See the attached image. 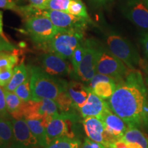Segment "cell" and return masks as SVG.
Wrapping results in <instances>:
<instances>
[{
    "instance_id": "cell-1",
    "label": "cell",
    "mask_w": 148,
    "mask_h": 148,
    "mask_svg": "<svg viewBox=\"0 0 148 148\" xmlns=\"http://www.w3.org/2000/svg\"><path fill=\"white\" fill-rule=\"evenodd\" d=\"M107 102L128 127L148 132V88L141 71L130 69Z\"/></svg>"
},
{
    "instance_id": "cell-2",
    "label": "cell",
    "mask_w": 148,
    "mask_h": 148,
    "mask_svg": "<svg viewBox=\"0 0 148 148\" xmlns=\"http://www.w3.org/2000/svg\"><path fill=\"white\" fill-rule=\"evenodd\" d=\"M32 89V100L43 99L56 100L62 92L66 89L68 82L46 73L41 67L28 66Z\"/></svg>"
},
{
    "instance_id": "cell-3",
    "label": "cell",
    "mask_w": 148,
    "mask_h": 148,
    "mask_svg": "<svg viewBox=\"0 0 148 148\" xmlns=\"http://www.w3.org/2000/svg\"><path fill=\"white\" fill-rule=\"evenodd\" d=\"M105 46L114 56L121 60L130 69H136L143 62L134 45L117 33L114 32L106 33Z\"/></svg>"
},
{
    "instance_id": "cell-4",
    "label": "cell",
    "mask_w": 148,
    "mask_h": 148,
    "mask_svg": "<svg viewBox=\"0 0 148 148\" xmlns=\"http://www.w3.org/2000/svg\"><path fill=\"white\" fill-rule=\"evenodd\" d=\"M130 70V69L114 56L105 45L98 43L97 73L112 77L117 84L124 79Z\"/></svg>"
},
{
    "instance_id": "cell-5",
    "label": "cell",
    "mask_w": 148,
    "mask_h": 148,
    "mask_svg": "<svg viewBox=\"0 0 148 148\" xmlns=\"http://www.w3.org/2000/svg\"><path fill=\"white\" fill-rule=\"evenodd\" d=\"M25 29L32 40L38 45H47L57 33L60 32L49 18L38 13L26 18Z\"/></svg>"
},
{
    "instance_id": "cell-6",
    "label": "cell",
    "mask_w": 148,
    "mask_h": 148,
    "mask_svg": "<svg viewBox=\"0 0 148 148\" xmlns=\"http://www.w3.org/2000/svg\"><path fill=\"white\" fill-rule=\"evenodd\" d=\"M84 41V31L66 30L57 33L49 41V51L64 59H71L74 50Z\"/></svg>"
},
{
    "instance_id": "cell-7",
    "label": "cell",
    "mask_w": 148,
    "mask_h": 148,
    "mask_svg": "<svg viewBox=\"0 0 148 148\" xmlns=\"http://www.w3.org/2000/svg\"><path fill=\"white\" fill-rule=\"evenodd\" d=\"M37 12L49 18L60 32L66 30L84 31L90 22L84 18L77 17L63 11L37 10Z\"/></svg>"
},
{
    "instance_id": "cell-8",
    "label": "cell",
    "mask_w": 148,
    "mask_h": 148,
    "mask_svg": "<svg viewBox=\"0 0 148 148\" xmlns=\"http://www.w3.org/2000/svg\"><path fill=\"white\" fill-rule=\"evenodd\" d=\"M98 43L92 39L84 40V54L77 72V77L83 82H89L97 73Z\"/></svg>"
},
{
    "instance_id": "cell-9",
    "label": "cell",
    "mask_w": 148,
    "mask_h": 148,
    "mask_svg": "<svg viewBox=\"0 0 148 148\" xmlns=\"http://www.w3.org/2000/svg\"><path fill=\"white\" fill-rule=\"evenodd\" d=\"M121 10L129 21L148 31V8L142 0H125Z\"/></svg>"
},
{
    "instance_id": "cell-10",
    "label": "cell",
    "mask_w": 148,
    "mask_h": 148,
    "mask_svg": "<svg viewBox=\"0 0 148 148\" xmlns=\"http://www.w3.org/2000/svg\"><path fill=\"white\" fill-rule=\"evenodd\" d=\"M14 142L20 148H42L24 118H12Z\"/></svg>"
},
{
    "instance_id": "cell-11",
    "label": "cell",
    "mask_w": 148,
    "mask_h": 148,
    "mask_svg": "<svg viewBox=\"0 0 148 148\" xmlns=\"http://www.w3.org/2000/svg\"><path fill=\"white\" fill-rule=\"evenodd\" d=\"M39 60L42 69L49 75L65 76L71 73V69L66 59L54 53H43L40 55Z\"/></svg>"
},
{
    "instance_id": "cell-12",
    "label": "cell",
    "mask_w": 148,
    "mask_h": 148,
    "mask_svg": "<svg viewBox=\"0 0 148 148\" xmlns=\"http://www.w3.org/2000/svg\"><path fill=\"white\" fill-rule=\"evenodd\" d=\"M99 119L102 121L106 133L113 142L121 139L128 128L127 123L110 108H107Z\"/></svg>"
},
{
    "instance_id": "cell-13",
    "label": "cell",
    "mask_w": 148,
    "mask_h": 148,
    "mask_svg": "<svg viewBox=\"0 0 148 148\" xmlns=\"http://www.w3.org/2000/svg\"><path fill=\"white\" fill-rule=\"evenodd\" d=\"M82 123L85 133L90 140L102 144L107 148L113 142L106 133L102 121L99 118L94 116L84 118Z\"/></svg>"
},
{
    "instance_id": "cell-14",
    "label": "cell",
    "mask_w": 148,
    "mask_h": 148,
    "mask_svg": "<svg viewBox=\"0 0 148 148\" xmlns=\"http://www.w3.org/2000/svg\"><path fill=\"white\" fill-rule=\"evenodd\" d=\"M88 83V87L92 91L104 100H108L116 87L115 79L99 73H96Z\"/></svg>"
},
{
    "instance_id": "cell-15",
    "label": "cell",
    "mask_w": 148,
    "mask_h": 148,
    "mask_svg": "<svg viewBox=\"0 0 148 148\" xmlns=\"http://www.w3.org/2000/svg\"><path fill=\"white\" fill-rule=\"evenodd\" d=\"M108 108V102L98 97L90 89L87 101L79 111L84 119L89 116L99 118Z\"/></svg>"
},
{
    "instance_id": "cell-16",
    "label": "cell",
    "mask_w": 148,
    "mask_h": 148,
    "mask_svg": "<svg viewBox=\"0 0 148 148\" xmlns=\"http://www.w3.org/2000/svg\"><path fill=\"white\" fill-rule=\"evenodd\" d=\"M90 88L81 83L71 81L68 82L66 91L73 101L75 109L79 110L87 101Z\"/></svg>"
},
{
    "instance_id": "cell-17",
    "label": "cell",
    "mask_w": 148,
    "mask_h": 148,
    "mask_svg": "<svg viewBox=\"0 0 148 148\" xmlns=\"http://www.w3.org/2000/svg\"><path fill=\"white\" fill-rule=\"evenodd\" d=\"M12 117H0V148H5L14 142Z\"/></svg>"
},
{
    "instance_id": "cell-18",
    "label": "cell",
    "mask_w": 148,
    "mask_h": 148,
    "mask_svg": "<svg viewBox=\"0 0 148 148\" xmlns=\"http://www.w3.org/2000/svg\"><path fill=\"white\" fill-rule=\"evenodd\" d=\"M29 77L28 66L23 63L16 65L13 68V74L10 82L4 88L5 90L14 92L19 85Z\"/></svg>"
},
{
    "instance_id": "cell-19",
    "label": "cell",
    "mask_w": 148,
    "mask_h": 148,
    "mask_svg": "<svg viewBox=\"0 0 148 148\" xmlns=\"http://www.w3.org/2000/svg\"><path fill=\"white\" fill-rule=\"evenodd\" d=\"M30 129L31 132L38 140L42 148L47 145V136H46V127L47 123L44 119H25Z\"/></svg>"
},
{
    "instance_id": "cell-20",
    "label": "cell",
    "mask_w": 148,
    "mask_h": 148,
    "mask_svg": "<svg viewBox=\"0 0 148 148\" xmlns=\"http://www.w3.org/2000/svg\"><path fill=\"white\" fill-rule=\"evenodd\" d=\"M4 90L6 108L11 117L20 119L21 117V110L23 106V101L16 95L15 92Z\"/></svg>"
},
{
    "instance_id": "cell-21",
    "label": "cell",
    "mask_w": 148,
    "mask_h": 148,
    "mask_svg": "<svg viewBox=\"0 0 148 148\" xmlns=\"http://www.w3.org/2000/svg\"><path fill=\"white\" fill-rule=\"evenodd\" d=\"M121 139L128 143H136L143 148H148V136L140 129L135 127H128Z\"/></svg>"
},
{
    "instance_id": "cell-22",
    "label": "cell",
    "mask_w": 148,
    "mask_h": 148,
    "mask_svg": "<svg viewBox=\"0 0 148 148\" xmlns=\"http://www.w3.org/2000/svg\"><path fill=\"white\" fill-rule=\"evenodd\" d=\"M81 145L79 138L62 136L53 140L43 148H80Z\"/></svg>"
},
{
    "instance_id": "cell-23",
    "label": "cell",
    "mask_w": 148,
    "mask_h": 148,
    "mask_svg": "<svg viewBox=\"0 0 148 148\" xmlns=\"http://www.w3.org/2000/svg\"><path fill=\"white\" fill-rule=\"evenodd\" d=\"M67 12L77 17L90 21L87 9L82 0H71L68 7Z\"/></svg>"
},
{
    "instance_id": "cell-24",
    "label": "cell",
    "mask_w": 148,
    "mask_h": 148,
    "mask_svg": "<svg viewBox=\"0 0 148 148\" xmlns=\"http://www.w3.org/2000/svg\"><path fill=\"white\" fill-rule=\"evenodd\" d=\"M18 57L15 53V51L12 52L0 53V70L13 69L18 63Z\"/></svg>"
},
{
    "instance_id": "cell-25",
    "label": "cell",
    "mask_w": 148,
    "mask_h": 148,
    "mask_svg": "<svg viewBox=\"0 0 148 148\" xmlns=\"http://www.w3.org/2000/svg\"><path fill=\"white\" fill-rule=\"evenodd\" d=\"M55 101L58 104L59 110L61 111V112H71L72 109L75 108L66 89L61 92Z\"/></svg>"
},
{
    "instance_id": "cell-26",
    "label": "cell",
    "mask_w": 148,
    "mask_h": 148,
    "mask_svg": "<svg viewBox=\"0 0 148 148\" xmlns=\"http://www.w3.org/2000/svg\"><path fill=\"white\" fill-rule=\"evenodd\" d=\"M14 92L23 101V102H27L32 100V95L30 85V78L29 77L23 83L19 85L14 90Z\"/></svg>"
},
{
    "instance_id": "cell-27",
    "label": "cell",
    "mask_w": 148,
    "mask_h": 148,
    "mask_svg": "<svg viewBox=\"0 0 148 148\" xmlns=\"http://www.w3.org/2000/svg\"><path fill=\"white\" fill-rule=\"evenodd\" d=\"M85 51V45H84V40L80 45H79L75 49L72 55L71 60L72 68H73V73L77 77V72H78V68L79 64L82 62L84 54Z\"/></svg>"
},
{
    "instance_id": "cell-28",
    "label": "cell",
    "mask_w": 148,
    "mask_h": 148,
    "mask_svg": "<svg viewBox=\"0 0 148 148\" xmlns=\"http://www.w3.org/2000/svg\"><path fill=\"white\" fill-rule=\"evenodd\" d=\"M71 1V0H49L45 10L63 11L67 12L68 7Z\"/></svg>"
},
{
    "instance_id": "cell-29",
    "label": "cell",
    "mask_w": 148,
    "mask_h": 148,
    "mask_svg": "<svg viewBox=\"0 0 148 148\" xmlns=\"http://www.w3.org/2000/svg\"><path fill=\"white\" fill-rule=\"evenodd\" d=\"M13 69L0 70V86L5 88L12 78Z\"/></svg>"
},
{
    "instance_id": "cell-30",
    "label": "cell",
    "mask_w": 148,
    "mask_h": 148,
    "mask_svg": "<svg viewBox=\"0 0 148 148\" xmlns=\"http://www.w3.org/2000/svg\"><path fill=\"white\" fill-rule=\"evenodd\" d=\"M0 8L13 10L19 14L21 6L16 4L15 0H0Z\"/></svg>"
},
{
    "instance_id": "cell-31",
    "label": "cell",
    "mask_w": 148,
    "mask_h": 148,
    "mask_svg": "<svg viewBox=\"0 0 148 148\" xmlns=\"http://www.w3.org/2000/svg\"><path fill=\"white\" fill-rule=\"evenodd\" d=\"M10 114L7 111L4 90L0 86V117H10Z\"/></svg>"
},
{
    "instance_id": "cell-32",
    "label": "cell",
    "mask_w": 148,
    "mask_h": 148,
    "mask_svg": "<svg viewBox=\"0 0 148 148\" xmlns=\"http://www.w3.org/2000/svg\"><path fill=\"white\" fill-rule=\"evenodd\" d=\"M16 47L12 43H10L8 40L0 36V53L3 52V51L12 52V51H16Z\"/></svg>"
},
{
    "instance_id": "cell-33",
    "label": "cell",
    "mask_w": 148,
    "mask_h": 148,
    "mask_svg": "<svg viewBox=\"0 0 148 148\" xmlns=\"http://www.w3.org/2000/svg\"><path fill=\"white\" fill-rule=\"evenodd\" d=\"M31 6L39 10H45L49 0H27Z\"/></svg>"
},
{
    "instance_id": "cell-34",
    "label": "cell",
    "mask_w": 148,
    "mask_h": 148,
    "mask_svg": "<svg viewBox=\"0 0 148 148\" xmlns=\"http://www.w3.org/2000/svg\"><path fill=\"white\" fill-rule=\"evenodd\" d=\"M80 148H107L102 144L97 143V142L93 141L90 138H84V142L81 145Z\"/></svg>"
},
{
    "instance_id": "cell-35",
    "label": "cell",
    "mask_w": 148,
    "mask_h": 148,
    "mask_svg": "<svg viewBox=\"0 0 148 148\" xmlns=\"http://www.w3.org/2000/svg\"><path fill=\"white\" fill-rule=\"evenodd\" d=\"M139 40L144 54L148 59V32L141 33Z\"/></svg>"
},
{
    "instance_id": "cell-36",
    "label": "cell",
    "mask_w": 148,
    "mask_h": 148,
    "mask_svg": "<svg viewBox=\"0 0 148 148\" xmlns=\"http://www.w3.org/2000/svg\"><path fill=\"white\" fill-rule=\"evenodd\" d=\"M108 148H127V143L125 140L119 139L112 142Z\"/></svg>"
},
{
    "instance_id": "cell-37",
    "label": "cell",
    "mask_w": 148,
    "mask_h": 148,
    "mask_svg": "<svg viewBox=\"0 0 148 148\" xmlns=\"http://www.w3.org/2000/svg\"><path fill=\"white\" fill-rule=\"evenodd\" d=\"M140 66L142 68V70H143L144 79H145V84L147 85L148 88V62H145V61H143Z\"/></svg>"
},
{
    "instance_id": "cell-38",
    "label": "cell",
    "mask_w": 148,
    "mask_h": 148,
    "mask_svg": "<svg viewBox=\"0 0 148 148\" xmlns=\"http://www.w3.org/2000/svg\"><path fill=\"white\" fill-rule=\"evenodd\" d=\"M0 36H1L4 38H5V39H7L6 37L5 36L4 33H3V15H2V12H1V10H0Z\"/></svg>"
},
{
    "instance_id": "cell-39",
    "label": "cell",
    "mask_w": 148,
    "mask_h": 148,
    "mask_svg": "<svg viewBox=\"0 0 148 148\" xmlns=\"http://www.w3.org/2000/svg\"><path fill=\"white\" fill-rule=\"evenodd\" d=\"M95 3H97V4H100V5H103V4H106L110 1H112V0H93Z\"/></svg>"
},
{
    "instance_id": "cell-40",
    "label": "cell",
    "mask_w": 148,
    "mask_h": 148,
    "mask_svg": "<svg viewBox=\"0 0 148 148\" xmlns=\"http://www.w3.org/2000/svg\"><path fill=\"white\" fill-rule=\"evenodd\" d=\"M5 148H20V147H18L17 145H16L15 142H14L13 143H12V144H11V145L8 146V147H5Z\"/></svg>"
},
{
    "instance_id": "cell-41",
    "label": "cell",
    "mask_w": 148,
    "mask_h": 148,
    "mask_svg": "<svg viewBox=\"0 0 148 148\" xmlns=\"http://www.w3.org/2000/svg\"><path fill=\"white\" fill-rule=\"evenodd\" d=\"M143 1V3H145V5L148 8V0H142Z\"/></svg>"
}]
</instances>
